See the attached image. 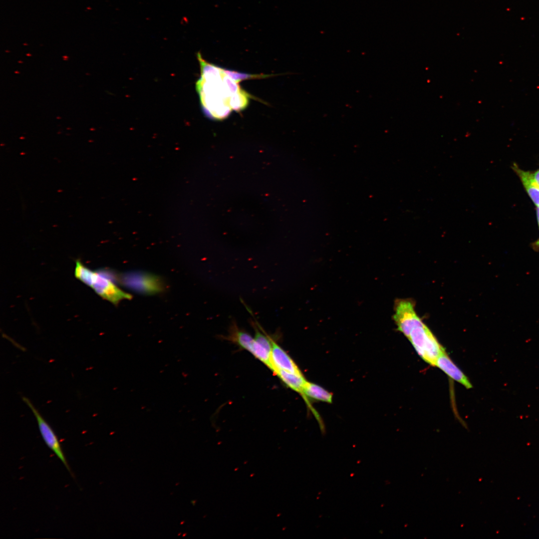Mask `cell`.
Returning a JSON list of instances; mask_svg holds the SVG:
<instances>
[{
	"mask_svg": "<svg viewBox=\"0 0 539 539\" xmlns=\"http://www.w3.org/2000/svg\"><path fill=\"white\" fill-rule=\"evenodd\" d=\"M515 171L518 173L529 195L537 206H539V186L535 182L533 174L526 172L515 166Z\"/></svg>",
	"mask_w": 539,
	"mask_h": 539,
	"instance_id": "cell-9",
	"label": "cell"
},
{
	"mask_svg": "<svg viewBox=\"0 0 539 539\" xmlns=\"http://www.w3.org/2000/svg\"><path fill=\"white\" fill-rule=\"evenodd\" d=\"M533 175L535 182L539 186V170Z\"/></svg>",
	"mask_w": 539,
	"mask_h": 539,
	"instance_id": "cell-11",
	"label": "cell"
},
{
	"mask_svg": "<svg viewBox=\"0 0 539 539\" xmlns=\"http://www.w3.org/2000/svg\"><path fill=\"white\" fill-rule=\"evenodd\" d=\"M74 275L90 286L100 296L114 304L124 299H131V294L119 288L103 271H93L79 260L76 261Z\"/></svg>",
	"mask_w": 539,
	"mask_h": 539,
	"instance_id": "cell-2",
	"label": "cell"
},
{
	"mask_svg": "<svg viewBox=\"0 0 539 539\" xmlns=\"http://www.w3.org/2000/svg\"><path fill=\"white\" fill-rule=\"evenodd\" d=\"M288 387L303 396V388L307 382L302 374H297L281 370L274 372Z\"/></svg>",
	"mask_w": 539,
	"mask_h": 539,
	"instance_id": "cell-8",
	"label": "cell"
},
{
	"mask_svg": "<svg viewBox=\"0 0 539 539\" xmlns=\"http://www.w3.org/2000/svg\"><path fill=\"white\" fill-rule=\"evenodd\" d=\"M23 402L29 407L36 419L40 433L47 447L62 462L69 473L73 477L69 466L62 450L59 441L50 426L42 417L29 399L22 397Z\"/></svg>",
	"mask_w": 539,
	"mask_h": 539,
	"instance_id": "cell-5",
	"label": "cell"
},
{
	"mask_svg": "<svg viewBox=\"0 0 539 539\" xmlns=\"http://www.w3.org/2000/svg\"><path fill=\"white\" fill-rule=\"evenodd\" d=\"M271 370H283L294 374H302L293 359L274 340L270 352Z\"/></svg>",
	"mask_w": 539,
	"mask_h": 539,
	"instance_id": "cell-6",
	"label": "cell"
},
{
	"mask_svg": "<svg viewBox=\"0 0 539 539\" xmlns=\"http://www.w3.org/2000/svg\"><path fill=\"white\" fill-rule=\"evenodd\" d=\"M435 366L438 367L448 376L469 389L472 386L466 376L459 369L444 351L438 358Z\"/></svg>",
	"mask_w": 539,
	"mask_h": 539,
	"instance_id": "cell-7",
	"label": "cell"
},
{
	"mask_svg": "<svg viewBox=\"0 0 539 539\" xmlns=\"http://www.w3.org/2000/svg\"><path fill=\"white\" fill-rule=\"evenodd\" d=\"M537 218H538V224H539V206H537Z\"/></svg>",
	"mask_w": 539,
	"mask_h": 539,
	"instance_id": "cell-12",
	"label": "cell"
},
{
	"mask_svg": "<svg viewBox=\"0 0 539 539\" xmlns=\"http://www.w3.org/2000/svg\"><path fill=\"white\" fill-rule=\"evenodd\" d=\"M303 396L307 399V397L316 400L331 403L332 402V394L321 386L307 381L303 388Z\"/></svg>",
	"mask_w": 539,
	"mask_h": 539,
	"instance_id": "cell-10",
	"label": "cell"
},
{
	"mask_svg": "<svg viewBox=\"0 0 539 539\" xmlns=\"http://www.w3.org/2000/svg\"><path fill=\"white\" fill-rule=\"evenodd\" d=\"M407 338L422 359L432 366H435L438 358L445 351L419 316L414 322Z\"/></svg>",
	"mask_w": 539,
	"mask_h": 539,
	"instance_id": "cell-3",
	"label": "cell"
},
{
	"mask_svg": "<svg viewBox=\"0 0 539 539\" xmlns=\"http://www.w3.org/2000/svg\"><path fill=\"white\" fill-rule=\"evenodd\" d=\"M123 286L136 292L145 294H153L162 291L163 283L155 275L142 272H131L117 277Z\"/></svg>",
	"mask_w": 539,
	"mask_h": 539,
	"instance_id": "cell-4",
	"label": "cell"
},
{
	"mask_svg": "<svg viewBox=\"0 0 539 539\" xmlns=\"http://www.w3.org/2000/svg\"><path fill=\"white\" fill-rule=\"evenodd\" d=\"M537 244L538 245H539V241H538L537 242Z\"/></svg>",
	"mask_w": 539,
	"mask_h": 539,
	"instance_id": "cell-13",
	"label": "cell"
},
{
	"mask_svg": "<svg viewBox=\"0 0 539 539\" xmlns=\"http://www.w3.org/2000/svg\"><path fill=\"white\" fill-rule=\"evenodd\" d=\"M197 56L200 65L201 77L196 82V88L202 108L207 116L223 119L232 110L233 97L242 89L224 69L223 70L205 61L200 52Z\"/></svg>",
	"mask_w": 539,
	"mask_h": 539,
	"instance_id": "cell-1",
	"label": "cell"
}]
</instances>
